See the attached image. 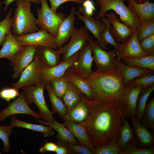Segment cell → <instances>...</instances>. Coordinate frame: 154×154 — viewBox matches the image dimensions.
I'll use <instances>...</instances> for the list:
<instances>
[{
    "mask_svg": "<svg viewBox=\"0 0 154 154\" xmlns=\"http://www.w3.org/2000/svg\"><path fill=\"white\" fill-rule=\"evenodd\" d=\"M70 81L65 74L59 78L50 80L49 84L54 93L62 98L68 88Z\"/></svg>",
    "mask_w": 154,
    "mask_h": 154,
    "instance_id": "e575fe53",
    "label": "cell"
},
{
    "mask_svg": "<svg viewBox=\"0 0 154 154\" xmlns=\"http://www.w3.org/2000/svg\"><path fill=\"white\" fill-rule=\"evenodd\" d=\"M121 60L123 63L129 66L154 71V54L145 56L124 58Z\"/></svg>",
    "mask_w": 154,
    "mask_h": 154,
    "instance_id": "4dcf8cb0",
    "label": "cell"
},
{
    "mask_svg": "<svg viewBox=\"0 0 154 154\" xmlns=\"http://www.w3.org/2000/svg\"><path fill=\"white\" fill-rule=\"evenodd\" d=\"M154 85V72L145 74L139 76L129 82L125 86L135 87L142 86L143 88Z\"/></svg>",
    "mask_w": 154,
    "mask_h": 154,
    "instance_id": "8d00e7d4",
    "label": "cell"
},
{
    "mask_svg": "<svg viewBox=\"0 0 154 154\" xmlns=\"http://www.w3.org/2000/svg\"><path fill=\"white\" fill-rule=\"evenodd\" d=\"M13 132V128L9 125L5 124L3 126H0V138L3 144L2 150L3 153H8L11 149V146L9 137Z\"/></svg>",
    "mask_w": 154,
    "mask_h": 154,
    "instance_id": "b9f144b4",
    "label": "cell"
},
{
    "mask_svg": "<svg viewBox=\"0 0 154 154\" xmlns=\"http://www.w3.org/2000/svg\"><path fill=\"white\" fill-rule=\"evenodd\" d=\"M89 35L88 31L85 26L75 28L69 42L60 48L62 51L61 61L68 59L80 51L88 42Z\"/></svg>",
    "mask_w": 154,
    "mask_h": 154,
    "instance_id": "8fae6325",
    "label": "cell"
},
{
    "mask_svg": "<svg viewBox=\"0 0 154 154\" xmlns=\"http://www.w3.org/2000/svg\"><path fill=\"white\" fill-rule=\"evenodd\" d=\"M132 122L136 135L135 141L139 147L146 148L154 146V135L148 128L142 125L135 117H129Z\"/></svg>",
    "mask_w": 154,
    "mask_h": 154,
    "instance_id": "ac0fdd59",
    "label": "cell"
},
{
    "mask_svg": "<svg viewBox=\"0 0 154 154\" xmlns=\"http://www.w3.org/2000/svg\"><path fill=\"white\" fill-rule=\"evenodd\" d=\"M63 123L71 131L81 145L87 147L94 154L95 147L89 139L85 128L81 124L67 121H64Z\"/></svg>",
    "mask_w": 154,
    "mask_h": 154,
    "instance_id": "d4e9b609",
    "label": "cell"
},
{
    "mask_svg": "<svg viewBox=\"0 0 154 154\" xmlns=\"http://www.w3.org/2000/svg\"><path fill=\"white\" fill-rule=\"evenodd\" d=\"M82 95L79 90L70 82L62 99L68 111L77 105L81 100Z\"/></svg>",
    "mask_w": 154,
    "mask_h": 154,
    "instance_id": "f546056e",
    "label": "cell"
},
{
    "mask_svg": "<svg viewBox=\"0 0 154 154\" xmlns=\"http://www.w3.org/2000/svg\"><path fill=\"white\" fill-rule=\"evenodd\" d=\"M154 146L143 148L138 146L135 139L128 145L121 154H154Z\"/></svg>",
    "mask_w": 154,
    "mask_h": 154,
    "instance_id": "7bdbcfd3",
    "label": "cell"
},
{
    "mask_svg": "<svg viewBox=\"0 0 154 154\" xmlns=\"http://www.w3.org/2000/svg\"><path fill=\"white\" fill-rule=\"evenodd\" d=\"M128 7L138 17L139 24L154 20V3L149 1L139 3L134 0H126Z\"/></svg>",
    "mask_w": 154,
    "mask_h": 154,
    "instance_id": "d6986e66",
    "label": "cell"
},
{
    "mask_svg": "<svg viewBox=\"0 0 154 154\" xmlns=\"http://www.w3.org/2000/svg\"><path fill=\"white\" fill-rule=\"evenodd\" d=\"M1 154V152H0V154Z\"/></svg>",
    "mask_w": 154,
    "mask_h": 154,
    "instance_id": "11a10c76",
    "label": "cell"
},
{
    "mask_svg": "<svg viewBox=\"0 0 154 154\" xmlns=\"http://www.w3.org/2000/svg\"><path fill=\"white\" fill-rule=\"evenodd\" d=\"M88 41L92 48L93 61L96 65L97 72H105L114 70L116 68L114 63L116 52L113 49L106 51L89 35Z\"/></svg>",
    "mask_w": 154,
    "mask_h": 154,
    "instance_id": "52a82bcc",
    "label": "cell"
},
{
    "mask_svg": "<svg viewBox=\"0 0 154 154\" xmlns=\"http://www.w3.org/2000/svg\"><path fill=\"white\" fill-rule=\"evenodd\" d=\"M22 0H5L3 1L0 2V4L1 5L3 4H5V6L3 10V11H6L7 8L10 4L12 2L15 1ZM32 2L34 4H38L40 3L39 0H27Z\"/></svg>",
    "mask_w": 154,
    "mask_h": 154,
    "instance_id": "816d5d0a",
    "label": "cell"
},
{
    "mask_svg": "<svg viewBox=\"0 0 154 154\" xmlns=\"http://www.w3.org/2000/svg\"><path fill=\"white\" fill-rule=\"evenodd\" d=\"M44 84L27 86L22 88L25 100L29 105L34 103L39 110L41 119L48 122L54 120L45 101L43 93Z\"/></svg>",
    "mask_w": 154,
    "mask_h": 154,
    "instance_id": "8992f818",
    "label": "cell"
},
{
    "mask_svg": "<svg viewBox=\"0 0 154 154\" xmlns=\"http://www.w3.org/2000/svg\"><path fill=\"white\" fill-rule=\"evenodd\" d=\"M65 74L69 81L77 87L87 99L93 100L92 92L85 78L79 76L68 70L66 71Z\"/></svg>",
    "mask_w": 154,
    "mask_h": 154,
    "instance_id": "1f68e13d",
    "label": "cell"
},
{
    "mask_svg": "<svg viewBox=\"0 0 154 154\" xmlns=\"http://www.w3.org/2000/svg\"><path fill=\"white\" fill-rule=\"evenodd\" d=\"M39 1L41 7L36 9L38 16L36 24L39 28L45 30L56 37L65 15L62 13L54 12L49 6L47 0H39Z\"/></svg>",
    "mask_w": 154,
    "mask_h": 154,
    "instance_id": "5b68a950",
    "label": "cell"
},
{
    "mask_svg": "<svg viewBox=\"0 0 154 154\" xmlns=\"http://www.w3.org/2000/svg\"><path fill=\"white\" fill-rule=\"evenodd\" d=\"M82 4V6L78 7L80 13H83L88 16H92L94 11H96L94 3L91 0H84Z\"/></svg>",
    "mask_w": 154,
    "mask_h": 154,
    "instance_id": "7dc6e473",
    "label": "cell"
},
{
    "mask_svg": "<svg viewBox=\"0 0 154 154\" xmlns=\"http://www.w3.org/2000/svg\"><path fill=\"white\" fill-rule=\"evenodd\" d=\"M126 87V101L123 112V116L125 118L129 117L130 116L136 117L138 98L141 90L143 87Z\"/></svg>",
    "mask_w": 154,
    "mask_h": 154,
    "instance_id": "cb8c5ba5",
    "label": "cell"
},
{
    "mask_svg": "<svg viewBox=\"0 0 154 154\" xmlns=\"http://www.w3.org/2000/svg\"><path fill=\"white\" fill-rule=\"evenodd\" d=\"M139 43L142 49L148 55L154 54V34L145 38Z\"/></svg>",
    "mask_w": 154,
    "mask_h": 154,
    "instance_id": "f6af8a7d",
    "label": "cell"
},
{
    "mask_svg": "<svg viewBox=\"0 0 154 154\" xmlns=\"http://www.w3.org/2000/svg\"><path fill=\"white\" fill-rule=\"evenodd\" d=\"M90 113L81 124L94 147L113 141L117 143L123 123L124 107L115 103L90 100L84 97Z\"/></svg>",
    "mask_w": 154,
    "mask_h": 154,
    "instance_id": "6da1fadb",
    "label": "cell"
},
{
    "mask_svg": "<svg viewBox=\"0 0 154 154\" xmlns=\"http://www.w3.org/2000/svg\"><path fill=\"white\" fill-rule=\"evenodd\" d=\"M0 50V58H5L11 62L23 48L13 35L11 31L7 34Z\"/></svg>",
    "mask_w": 154,
    "mask_h": 154,
    "instance_id": "484cf974",
    "label": "cell"
},
{
    "mask_svg": "<svg viewBox=\"0 0 154 154\" xmlns=\"http://www.w3.org/2000/svg\"><path fill=\"white\" fill-rule=\"evenodd\" d=\"M81 14L78 11H75V14L77 16L78 19L84 23L87 29L97 39L99 45L104 49L100 37L106 28L105 24L103 22L95 19L92 16H88L83 13Z\"/></svg>",
    "mask_w": 154,
    "mask_h": 154,
    "instance_id": "44dd1931",
    "label": "cell"
},
{
    "mask_svg": "<svg viewBox=\"0 0 154 154\" xmlns=\"http://www.w3.org/2000/svg\"><path fill=\"white\" fill-rule=\"evenodd\" d=\"M62 141L68 149L70 153L94 154L91 150L83 145L73 144L65 141Z\"/></svg>",
    "mask_w": 154,
    "mask_h": 154,
    "instance_id": "ee69618b",
    "label": "cell"
},
{
    "mask_svg": "<svg viewBox=\"0 0 154 154\" xmlns=\"http://www.w3.org/2000/svg\"><path fill=\"white\" fill-rule=\"evenodd\" d=\"M136 30L139 42L145 38L154 34V20L140 23Z\"/></svg>",
    "mask_w": 154,
    "mask_h": 154,
    "instance_id": "ab89813d",
    "label": "cell"
},
{
    "mask_svg": "<svg viewBox=\"0 0 154 154\" xmlns=\"http://www.w3.org/2000/svg\"><path fill=\"white\" fill-rule=\"evenodd\" d=\"M90 113V109L83 96L80 102L68 111L62 119L64 121H73L82 124L87 120Z\"/></svg>",
    "mask_w": 154,
    "mask_h": 154,
    "instance_id": "603a6c76",
    "label": "cell"
},
{
    "mask_svg": "<svg viewBox=\"0 0 154 154\" xmlns=\"http://www.w3.org/2000/svg\"><path fill=\"white\" fill-rule=\"evenodd\" d=\"M29 105L22 92L16 99L0 111V122L10 116L17 114H27L37 119H41L39 113L34 111Z\"/></svg>",
    "mask_w": 154,
    "mask_h": 154,
    "instance_id": "7c38bea8",
    "label": "cell"
},
{
    "mask_svg": "<svg viewBox=\"0 0 154 154\" xmlns=\"http://www.w3.org/2000/svg\"><path fill=\"white\" fill-rule=\"evenodd\" d=\"M136 2L139 3H142L146 1H148L150 0H134Z\"/></svg>",
    "mask_w": 154,
    "mask_h": 154,
    "instance_id": "f5cc1de1",
    "label": "cell"
},
{
    "mask_svg": "<svg viewBox=\"0 0 154 154\" xmlns=\"http://www.w3.org/2000/svg\"><path fill=\"white\" fill-rule=\"evenodd\" d=\"M102 21L105 24L106 28L101 36V42L103 46L104 49L105 50H109L108 48L106 47L107 45L108 44H110L115 48L117 42L115 41L110 33V29L112 27V25L108 19L104 17L102 19Z\"/></svg>",
    "mask_w": 154,
    "mask_h": 154,
    "instance_id": "74e56055",
    "label": "cell"
},
{
    "mask_svg": "<svg viewBox=\"0 0 154 154\" xmlns=\"http://www.w3.org/2000/svg\"><path fill=\"white\" fill-rule=\"evenodd\" d=\"M41 124L52 127L58 133L56 135L58 140L65 141L74 144L81 145L74 137L71 131L63 123L57 121L55 119L51 122H48L39 119L36 121Z\"/></svg>",
    "mask_w": 154,
    "mask_h": 154,
    "instance_id": "4316f807",
    "label": "cell"
},
{
    "mask_svg": "<svg viewBox=\"0 0 154 154\" xmlns=\"http://www.w3.org/2000/svg\"><path fill=\"white\" fill-rule=\"evenodd\" d=\"M36 46H24L23 48L15 55L11 61L14 73L13 79L18 78L21 72L33 60L36 52Z\"/></svg>",
    "mask_w": 154,
    "mask_h": 154,
    "instance_id": "5bb4252c",
    "label": "cell"
},
{
    "mask_svg": "<svg viewBox=\"0 0 154 154\" xmlns=\"http://www.w3.org/2000/svg\"><path fill=\"white\" fill-rule=\"evenodd\" d=\"M44 88L48 92L51 103L52 110L51 112L52 114L57 113L62 119L67 111L62 99L54 93L50 86L49 82L44 84Z\"/></svg>",
    "mask_w": 154,
    "mask_h": 154,
    "instance_id": "d6a6232c",
    "label": "cell"
},
{
    "mask_svg": "<svg viewBox=\"0 0 154 154\" xmlns=\"http://www.w3.org/2000/svg\"><path fill=\"white\" fill-rule=\"evenodd\" d=\"M91 45L87 42L80 51L79 57L68 70L76 74L86 78L92 73V69L93 58Z\"/></svg>",
    "mask_w": 154,
    "mask_h": 154,
    "instance_id": "30bf717a",
    "label": "cell"
},
{
    "mask_svg": "<svg viewBox=\"0 0 154 154\" xmlns=\"http://www.w3.org/2000/svg\"><path fill=\"white\" fill-rule=\"evenodd\" d=\"M14 36L18 42L23 46H43L58 49L55 42L56 37L44 29H40L35 32Z\"/></svg>",
    "mask_w": 154,
    "mask_h": 154,
    "instance_id": "9c48e42d",
    "label": "cell"
},
{
    "mask_svg": "<svg viewBox=\"0 0 154 154\" xmlns=\"http://www.w3.org/2000/svg\"><path fill=\"white\" fill-rule=\"evenodd\" d=\"M115 48L117 55L116 59L119 60L124 58L149 55L140 46L136 30L130 39L125 42L120 43L117 42Z\"/></svg>",
    "mask_w": 154,
    "mask_h": 154,
    "instance_id": "4fadbf2b",
    "label": "cell"
},
{
    "mask_svg": "<svg viewBox=\"0 0 154 154\" xmlns=\"http://www.w3.org/2000/svg\"><path fill=\"white\" fill-rule=\"evenodd\" d=\"M57 147L56 143L51 142H48L45 141L44 145L40 147L39 151L41 153L48 151L55 152Z\"/></svg>",
    "mask_w": 154,
    "mask_h": 154,
    "instance_id": "681fc988",
    "label": "cell"
},
{
    "mask_svg": "<svg viewBox=\"0 0 154 154\" xmlns=\"http://www.w3.org/2000/svg\"><path fill=\"white\" fill-rule=\"evenodd\" d=\"M116 67L119 70L122 74L123 84L125 86L132 80L143 74L154 72V71L146 68H142L127 65L121 60H118L116 58L114 60Z\"/></svg>",
    "mask_w": 154,
    "mask_h": 154,
    "instance_id": "7402d4cb",
    "label": "cell"
},
{
    "mask_svg": "<svg viewBox=\"0 0 154 154\" xmlns=\"http://www.w3.org/2000/svg\"><path fill=\"white\" fill-rule=\"evenodd\" d=\"M80 54L79 51L68 59L60 61L57 64L52 67L41 69L40 79L44 84L51 80L64 76L68 68L78 59Z\"/></svg>",
    "mask_w": 154,
    "mask_h": 154,
    "instance_id": "9a60e30c",
    "label": "cell"
},
{
    "mask_svg": "<svg viewBox=\"0 0 154 154\" xmlns=\"http://www.w3.org/2000/svg\"><path fill=\"white\" fill-rule=\"evenodd\" d=\"M112 25L110 33L118 42L125 43L131 38L135 30L119 20L116 14L110 12L106 14V16Z\"/></svg>",
    "mask_w": 154,
    "mask_h": 154,
    "instance_id": "2e32d148",
    "label": "cell"
},
{
    "mask_svg": "<svg viewBox=\"0 0 154 154\" xmlns=\"http://www.w3.org/2000/svg\"><path fill=\"white\" fill-rule=\"evenodd\" d=\"M121 153L117 143L110 141L102 146L95 147L94 154H121Z\"/></svg>",
    "mask_w": 154,
    "mask_h": 154,
    "instance_id": "60d3db41",
    "label": "cell"
},
{
    "mask_svg": "<svg viewBox=\"0 0 154 154\" xmlns=\"http://www.w3.org/2000/svg\"><path fill=\"white\" fill-rule=\"evenodd\" d=\"M41 69L39 58L35 53L32 61L21 72L18 80L12 84V87L19 90L23 87L42 82L40 77Z\"/></svg>",
    "mask_w": 154,
    "mask_h": 154,
    "instance_id": "ba28073f",
    "label": "cell"
},
{
    "mask_svg": "<svg viewBox=\"0 0 154 154\" xmlns=\"http://www.w3.org/2000/svg\"><path fill=\"white\" fill-rule=\"evenodd\" d=\"M154 90V85L143 88L138 98L136 117L139 121L142 119L148 98Z\"/></svg>",
    "mask_w": 154,
    "mask_h": 154,
    "instance_id": "836d02e7",
    "label": "cell"
},
{
    "mask_svg": "<svg viewBox=\"0 0 154 154\" xmlns=\"http://www.w3.org/2000/svg\"><path fill=\"white\" fill-rule=\"evenodd\" d=\"M1 4H0V10L1 8Z\"/></svg>",
    "mask_w": 154,
    "mask_h": 154,
    "instance_id": "db71d44e",
    "label": "cell"
},
{
    "mask_svg": "<svg viewBox=\"0 0 154 154\" xmlns=\"http://www.w3.org/2000/svg\"><path fill=\"white\" fill-rule=\"evenodd\" d=\"M75 9V7H72L70 14L64 18L58 28L55 38L58 49L62 48L63 45L69 40L74 31Z\"/></svg>",
    "mask_w": 154,
    "mask_h": 154,
    "instance_id": "e0dca14e",
    "label": "cell"
},
{
    "mask_svg": "<svg viewBox=\"0 0 154 154\" xmlns=\"http://www.w3.org/2000/svg\"><path fill=\"white\" fill-rule=\"evenodd\" d=\"M12 128L20 127L42 133L45 137L52 136L54 134V130L51 127L42 124H36L25 122L19 120L13 116L9 125Z\"/></svg>",
    "mask_w": 154,
    "mask_h": 154,
    "instance_id": "83f0119b",
    "label": "cell"
},
{
    "mask_svg": "<svg viewBox=\"0 0 154 154\" xmlns=\"http://www.w3.org/2000/svg\"><path fill=\"white\" fill-rule=\"evenodd\" d=\"M124 0H96L100 10L95 17L98 20L106 16L107 11L112 10L119 16L123 22L135 30H136L139 24V19L136 15L124 3Z\"/></svg>",
    "mask_w": 154,
    "mask_h": 154,
    "instance_id": "277c9868",
    "label": "cell"
},
{
    "mask_svg": "<svg viewBox=\"0 0 154 154\" xmlns=\"http://www.w3.org/2000/svg\"><path fill=\"white\" fill-rule=\"evenodd\" d=\"M141 124L146 127L154 131V98L147 102L142 119Z\"/></svg>",
    "mask_w": 154,
    "mask_h": 154,
    "instance_id": "d590c367",
    "label": "cell"
},
{
    "mask_svg": "<svg viewBox=\"0 0 154 154\" xmlns=\"http://www.w3.org/2000/svg\"><path fill=\"white\" fill-rule=\"evenodd\" d=\"M57 147L55 152L57 154L70 153L69 151L62 140H58L56 143Z\"/></svg>",
    "mask_w": 154,
    "mask_h": 154,
    "instance_id": "f907efd6",
    "label": "cell"
},
{
    "mask_svg": "<svg viewBox=\"0 0 154 154\" xmlns=\"http://www.w3.org/2000/svg\"><path fill=\"white\" fill-rule=\"evenodd\" d=\"M51 8L55 13L57 12L58 7L62 4L68 2H73L78 4L82 3L84 0H49Z\"/></svg>",
    "mask_w": 154,
    "mask_h": 154,
    "instance_id": "c3c4849f",
    "label": "cell"
},
{
    "mask_svg": "<svg viewBox=\"0 0 154 154\" xmlns=\"http://www.w3.org/2000/svg\"><path fill=\"white\" fill-rule=\"evenodd\" d=\"M11 8L6 15L5 18L0 21V46L3 45L9 33L11 31L12 23Z\"/></svg>",
    "mask_w": 154,
    "mask_h": 154,
    "instance_id": "f35d334b",
    "label": "cell"
},
{
    "mask_svg": "<svg viewBox=\"0 0 154 154\" xmlns=\"http://www.w3.org/2000/svg\"><path fill=\"white\" fill-rule=\"evenodd\" d=\"M85 79L92 92L93 100L116 103L124 108L126 87L122 74L117 68L105 72L93 71Z\"/></svg>",
    "mask_w": 154,
    "mask_h": 154,
    "instance_id": "7a4b0ae2",
    "label": "cell"
},
{
    "mask_svg": "<svg viewBox=\"0 0 154 154\" xmlns=\"http://www.w3.org/2000/svg\"><path fill=\"white\" fill-rule=\"evenodd\" d=\"M54 50L47 47L36 46L35 53L39 58L42 69L52 67L60 62L62 50L61 49Z\"/></svg>",
    "mask_w": 154,
    "mask_h": 154,
    "instance_id": "ffe728a7",
    "label": "cell"
},
{
    "mask_svg": "<svg viewBox=\"0 0 154 154\" xmlns=\"http://www.w3.org/2000/svg\"><path fill=\"white\" fill-rule=\"evenodd\" d=\"M19 90L13 87L3 88L0 91V97L9 101L19 95Z\"/></svg>",
    "mask_w": 154,
    "mask_h": 154,
    "instance_id": "bcb514c9",
    "label": "cell"
},
{
    "mask_svg": "<svg viewBox=\"0 0 154 154\" xmlns=\"http://www.w3.org/2000/svg\"><path fill=\"white\" fill-rule=\"evenodd\" d=\"M135 135L133 129L129 125L128 119L126 120L123 116V123L117 141V143L122 153L125 150L129 144L135 139Z\"/></svg>",
    "mask_w": 154,
    "mask_h": 154,
    "instance_id": "f1b7e54d",
    "label": "cell"
},
{
    "mask_svg": "<svg viewBox=\"0 0 154 154\" xmlns=\"http://www.w3.org/2000/svg\"><path fill=\"white\" fill-rule=\"evenodd\" d=\"M16 4L12 17L11 31L13 35L19 36L38 31L36 19L31 11V2L27 0H17Z\"/></svg>",
    "mask_w": 154,
    "mask_h": 154,
    "instance_id": "3957f363",
    "label": "cell"
}]
</instances>
